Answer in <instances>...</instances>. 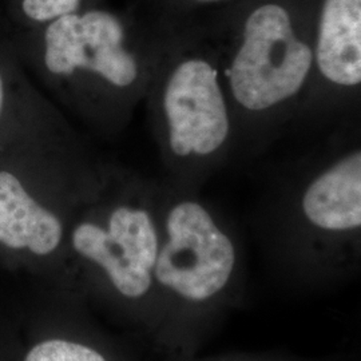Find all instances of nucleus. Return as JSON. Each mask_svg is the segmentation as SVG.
<instances>
[{"instance_id":"1","label":"nucleus","mask_w":361,"mask_h":361,"mask_svg":"<svg viewBox=\"0 0 361 361\" xmlns=\"http://www.w3.org/2000/svg\"><path fill=\"white\" fill-rule=\"evenodd\" d=\"M312 63V49L297 38L288 11L264 4L246 19L228 70L233 98L249 111H265L301 90Z\"/></svg>"},{"instance_id":"4","label":"nucleus","mask_w":361,"mask_h":361,"mask_svg":"<svg viewBox=\"0 0 361 361\" xmlns=\"http://www.w3.org/2000/svg\"><path fill=\"white\" fill-rule=\"evenodd\" d=\"M159 240L150 213L131 205L114 207L104 224L82 221L71 232L78 255L99 267L116 292L131 300L146 296L154 285Z\"/></svg>"},{"instance_id":"5","label":"nucleus","mask_w":361,"mask_h":361,"mask_svg":"<svg viewBox=\"0 0 361 361\" xmlns=\"http://www.w3.org/2000/svg\"><path fill=\"white\" fill-rule=\"evenodd\" d=\"M169 143L180 157L213 154L229 135L231 122L216 67L190 58L170 74L164 94Z\"/></svg>"},{"instance_id":"12","label":"nucleus","mask_w":361,"mask_h":361,"mask_svg":"<svg viewBox=\"0 0 361 361\" xmlns=\"http://www.w3.org/2000/svg\"><path fill=\"white\" fill-rule=\"evenodd\" d=\"M202 1H216V0H202Z\"/></svg>"},{"instance_id":"10","label":"nucleus","mask_w":361,"mask_h":361,"mask_svg":"<svg viewBox=\"0 0 361 361\" xmlns=\"http://www.w3.org/2000/svg\"><path fill=\"white\" fill-rule=\"evenodd\" d=\"M25 361H109L101 352L86 344L50 338L38 343L27 353Z\"/></svg>"},{"instance_id":"11","label":"nucleus","mask_w":361,"mask_h":361,"mask_svg":"<svg viewBox=\"0 0 361 361\" xmlns=\"http://www.w3.org/2000/svg\"><path fill=\"white\" fill-rule=\"evenodd\" d=\"M80 0H22V11L28 19L37 23H50L52 20L75 13Z\"/></svg>"},{"instance_id":"9","label":"nucleus","mask_w":361,"mask_h":361,"mask_svg":"<svg viewBox=\"0 0 361 361\" xmlns=\"http://www.w3.org/2000/svg\"><path fill=\"white\" fill-rule=\"evenodd\" d=\"M26 92L11 58L0 56V142L26 104Z\"/></svg>"},{"instance_id":"3","label":"nucleus","mask_w":361,"mask_h":361,"mask_svg":"<svg viewBox=\"0 0 361 361\" xmlns=\"http://www.w3.org/2000/svg\"><path fill=\"white\" fill-rule=\"evenodd\" d=\"M37 67L50 79L89 75L118 90L130 87L140 75L138 62L125 46L121 20L102 10L70 13L50 22Z\"/></svg>"},{"instance_id":"6","label":"nucleus","mask_w":361,"mask_h":361,"mask_svg":"<svg viewBox=\"0 0 361 361\" xmlns=\"http://www.w3.org/2000/svg\"><path fill=\"white\" fill-rule=\"evenodd\" d=\"M63 235L59 216L28 193L0 157V245L46 257L58 250Z\"/></svg>"},{"instance_id":"2","label":"nucleus","mask_w":361,"mask_h":361,"mask_svg":"<svg viewBox=\"0 0 361 361\" xmlns=\"http://www.w3.org/2000/svg\"><path fill=\"white\" fill-rule=\"evenodd\" d=\"M237 252L207 207L185 200L170 207L153 269L154 284L192 304L221 295L232 280Z\"/></svg>"},{"instance_id":"8","label":"nucleus","mask_w":361,"mask_h":361,"mask_svg":"<svg viewBox=\"0 0 361 361\" xmlns=\"http://www.w3.org/2000/svg\"><path fill=\"white\" fill-rule=\"evenodd\" d=\"M314 59L329 82H361V0H324Z\"/></svg>"},{"instance_id":"7","label":"nucleus","mask_w":361,"mask_h":361,"mask_svg":"<svg viewBox=\"0 0 361 361\" xmlns=\"http://www.w3.org/2000/svg\"><path fill=\"white\" fill-rule=\"evenodd\" d=\"M310 225L325 232H350L361 226V153L343 157L312 180L301 201Z\"/></svg>"}]
</instances>
